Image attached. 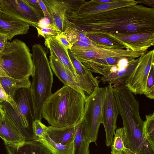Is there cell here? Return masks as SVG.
Returning a JSON list of instances; mask_svg holds the SVG:
<instances>
[{
	"label": "cell",
	"instance_id": "6da1fadb",
	"mask_svg": "<svg viewBox=\"0 0 154 154\" xmlns=\"http://www.w3.org/2000/svg\"><path fill=\"white\" fill-rule=\"evenodd\" d=\"M70 21L71 27L98 36L154 32V8L137 4L72 19Z\"/></svg>",
	"mask_w": 154,
	"mask_h": 154
},
{
	"label": "cell",
	"instance_id": "7a4b0ae2",
	"mask_svg": "<svg viewBox=\"0 0 154 154\" xmlns=\"http://www.w3.org/2000/svg\"><path fill=\"white\" fill-rule=\"evenodd\" d=\"M86 97L72 87L64 85L44 103L42 118L54 127L75 125L82 118Z\"/></svg>",
	"mask_w": 154,
	"mask_h": 154
},
{
	"label": "cell",
	"instance_id": "3957f363",
	"mask_svg": "<svg viewBox=\"0 0 154 154\" xmlns=\"http://www.w3.org/2000/svg\"><path fill=\"white\" fill-rule=\"evenodd\" d=\"M32 50L33 68L31 93L35 119L41 121L43 104L52 94L53 74L43 46L35 44Z\"/></svg>",
	"mask_w": 154,
	"mask_h": 154
},
{
	"label": "cell",
	"instance_id": "277c9868",
	"mask_svg": "<svg viewBox=\"0 0 154 154\" xmlns=\"http://www.w3.org/2000/svg\"><path fill=\"white\" fill-rule=\"evenodd\" d=\"M33 68L32 54L25 42L18 39L6 42L0 52V77L29 79Z\"/></svg>",
	"mask_w": 154,
	"mask_h": 154
},
{
	"label": "cell",
	"instance_id": "5b68a950",
	"mask_svg": "<svg viewBox=\"0 0 154 154\" xmlns=\"http://www.w3.org/2000/svg\"><path fill=\"white\" fill-rule=\"evenodd\" d=\"M105 91V87H99L85 98L82 119L87 130L90 143L95 142L97 139L102 123V108Z\"/></svg>",
	"mask_w": 154,
	"mask_h": 154
},
{
	"label": "cell",
	"instance_id": "8992f818",
	"mask_svg": "<svg viewBox=\"0 0 154 154\" xmlns=\"http://www.w3.org/2000/svg\"><path fill=\"white\" fill-rule=\"evenodd\" d=\"M153 64L154 50L146 52L139 57L135 69L125 84L133 94L141 95L147 92V79L151 67Z\"/></svg>",
	"mask_w": 154,
	"mask_h": 154
},
{
	"label": "cell",
	"instance_id": "52a82bcc",
	"mask_svg": "<svg viewBox=\"0 0 154 154\" xmlns=\"http://www.w3.org/2000/svg\"><path fill=\"white\" fill-rule=\"evenodd\" d=\"M105 94L102 108V123L105 130L107 146L111 145L117 128L116 121L119 112L113 94L112 86L108 84L105 87Z\"/></svg>",
	"mask_w": 154,
	"mask_h": 154
},
{
	"label": "cell",
	"instance_id": "ba28073f",
	"mask_svg": "<svg viewBox=\"0 0 154 154\" xmlns=\"http://www.w3.org/2000/svg\"><path fill=\"white\" fill-rule=\"evenodd\" d=\"M0 10L35 27L44 17L24 0H0Z\"/></svg>",
	"mask_w": 154,
	"mask_h": 154
},
{
	"label": "cell",
	"instance_id": "9c48e42d",
	"mask_svg": "<svg viewBox=\"0 0 154 154\" xmlns=\"http://www.w3.org/2000/svg\"><path fill=\"white\" fill-rule=\"evenodd\" d=\"M71 50L81 62L93 59L112 57H125L129 59L139 57L146 51H134L129 49L97 48L89 50L72 47Z\"/></svg>",
	"mask_w": 154,
	"mask_h": 154
},
{
	"label": "cell",
	"instance_id": "30bf717a",
	"mask_svg": "<svg viewBox=\"0 0 154 154\" xmlns=\"http://www.w3.org/2000/svg\"><path fill=\"white\" fill-rule=\"evenodd\" d=\"M111 39L126 48L134 51H146L154 44V32L131 34H107L102 36Z\"/></svg>",
	"mask_w": 154,
	"mask_h": 154
},
{
	"label": "cell",
	"instance_id": "8fae6325",
	"mask_svg": "<svg viewBox=\"0 0 154 154\" xmlns=\"http://www.w3.org/2000/svg\"><path fill=\"white\" fill-rule=\"evenodd\" d=\"M30 88H21L17 90L13 99L18 108L19 116L23 126L33 137L32 126L35 119Z\"/></svg>",
	"mask_w": 154,
	"mask_h": 154
},
{
	"label": "cell",
	"instance_id": "7c38bea8",
	"mask_svg": "<svg viewBox=\"0 0 154 154\" xmlns=\"http://www.w3.org/2000/svg\"><path fill=\"white\" fill-rule=\"evenodd\" d=\"M138 4L137 1L134 0H115L113 2L101 4L97 3L94 0L85 1L76 11L69 16L68 19L70 20L72 19L79 18L110 10Z\"/></svg>",
	"mask_w": 154,
	"mask_h": 154
},
{
	"label": "cell",
	"instance_id": "4fadbf2b",
	"mask_svg": "<svg viewBox=\"0 0 154 154\" xmlns=\"http://www.w3.org/2000/svg\"><path fill=\"white\" fill-rule=\"evenodd\" d=\"M30 26L27 23L0 10V34L11 41L15 36L28 32Z\"/></svg>",
	"mask_w": 154,
	"mask_h": 154
},
{
	"label": "cell",
	"instance_id": "5bb4252c",
	"mask_svg": "<svg viewBox=\"0 0 154 154\" xmlns=\"http://www.w3.org/2000/svg\"><path fill=\"white\" fill-rule=\"evenodd\" d=\"M51 18V23L61 32L68 28L69 22L66 14V8L64 0H43Z\"/></svg>",
	"mask_w": 154,
	"mask_h": 154
},
{
	"label": "cell",
	"instance_id": "9a60e30c",
	"mask_svg": "<svg viewBox=\"0 0 154 154\" xmlns=\"http://www.w3.org/2000/svg\"><path fill=\"white\" fill-rule=\"evenodd\" d=\"M49 63L55 74L64 84L69 86L86 97L84 92L74 80L75 74L71 72L63 66L54 53L50 51Z\"/></svg>",
	"mask_w": 154,
	"mask_h": 154
},
{
	"label": "cell",
	"instance_id": "2e32d148",
	"mask_svg": "<svg viewBox=\"0 0 154 154\" xmlns=\"http://www.w3.org/2000/svg\"><path fill=\"white\" fill-rule=\"evenodd\" d=\"M5 114L3 121L0 123V137L4 140L5 145H17L24 143L26 141L25 139L5 111Z\"/></svg>",
	"mask_w": 154,
	"mask_h": 154
},
{
	"label": "cell",
	"instance_id": "e0dca14e",
	"mask_svg": "<svg viewBox=\"0 0 154 154\" xmlns=\"http://www.w3.org/2000/svg\"><path fill=\"white\" fill-rule=\"evenodd\" d=\"M90 143L87 130L82 119L75 125L72 154H89Z\"/></svg>",
	"mask_w": 154,
	"mask_h": 154
},
{
	"label": "cell",
	"instance_id": "ac0fdd59",
	"mask_svg": "<svg viewBox=\"0 0 154 154\" xmlns=\"http://www.w3.org/2000/svg\"><path fill=\"white\" fill-rule=\"evenodd\" d=\"M139 57L130 61L124 69L115 73H110L100 78V81L103 84H110L112 87L125 84L127 82L135 69L139 61Z\"/></svg>",
	"mask_w": 154,
	"mask_h": 154
},
{
	"label": "cell",
	"instance_id": "d6986e66",
	"mask_svg": "<svg viewBox=\"0 0 154 154\" xmlns=\"http://www.w3.org/2000/svg\"><path fill=\"white\" fill-rule=\"evenodd\" d=\"M8 154H52L38 141L32 140L25 141L20 145H5Z\"/></svg>",
	"mask_w": 154,
	"mask_h": 154
},
{
	"label": "cell",
	"instance_id": "ffe728a7",
	"mask_svg": "<svg viewBox=\"0 0 154 154\" xmlns=\"http://www.w3.org/2000/svg\"><path fill=\"white\" fill-rule=\"evenodd\" d=\"M45 46L53 52L63 66L71 72L75 73L68 53L66 48L55 37H51L45 39Z\"/></svg>",
	"mask_w": 154,
	"mask_h": 154
},
{
	"label": "cell",
	"instance_id": "44dd1931",
	"mask_svg": "<svg viewBox=\"0 0 154 154\" xmlns=\"http://www.w3.org/2000/svg\"><path fill=\"white\" fill-rule=\"evenodd\" d=\"M75 125L56 127H47V133L53 140L57 143L67 145L73 142L75 134Z\"/></svg>",
	"mask_w": 154,
	"mask_h": 154
},
{
	"label": "cell",
	"instance_id": "7402d4cb",
	"mask_svg": "<svg viewBox=\"0 0 154 154\" xmlns=\"http://www.w3.org/2000/svg\"><path fill=\"white\" fill-rule=\"evenodd\" d=\"M122 57H112L93 59L81 63L91 72L104 75L108 74L112 67L117 65Z\"/></svg>",
	"mask_w": 154,
	"mask_h": 154
},
{
	"label": "cell",
	"instance_id": "603a6c76",
	"mask_svg": "<svg viewBox=\"0 0 154 154\" xmlns=\"http://www.w3.org/2000/svg\"><path fill=\"white\" fill-rule=\"evenodd\" d=\"M31 83L29 79L19 80L8 77H0V84L12 99L17 90L21 88H30Z\"/></svg>",
	"mask_w": 154,
	"mask_h": 154
},
{
	"label": "cell",
	"instance_id": "cb8c5ba5",
	"mask_svg": "<svg viewBox=\"0 0 154 154\" xmlns=\"http://www.w3.org/2000/svg\"><path fill=\"white\" fill-rule=\"evenodd\" d=\"M35 140L43 144L52 154H72L73 142L67 145L57 143L51 139L47 133L43 137Z\"/></svg>",
	"mask_w": 154,
	"mask_h": 154
},
{
	"label": "cell",
	"instance_id": "d4e9b609",
	"mask_svg": "<svg viewBox=\"0 0 154 154\" xmlns=\"http://www.w3.org/2000/svg\"><path fill=\"white\" fill-rule=\"evenodd\" d=\"M114 135V137L111 145V154H123L126 148L123 127L116 128Z\"/></svg>",
	"mask_w": 154,
	"mask_h": 154
},
{
	"label": "cell",
	"instance_id": "484cf974",
	"mask_svg": "<svg viewBox=\"0 0 154 154\" xmlns=\"http://www.w3.org/2000/svg\"><path fill=\"white\" fill-rule=\"evenodd\" d=\"M143 132L144 137L151 145L154 148V112L146 115L143 121Z\"/></svg>",
	"mask_w": 154,
	"mask_h": 154
},
{
	"label": "cell",
	"instance_id": "4316f807",
	"mask_svg": "<svg viewBox=\"0 0 154 154\" xmlns=\"http://www.w3.org/2000/svg\"><path fill=\"white\" fill-rule=\"evenodd\" d=\"M85 33L89 39L95 43L114 47L119 49L126 48L125 46L111 39L105 37L97 36L92 34Z\"/></svg>",
	"mask_w": 154,
	"mask_h": 154
},
{
	"label": "cell",
	"instance_id": "83f0119b",
	"mask_svg": "<svg viewBox=\"0 0 154 154\" xmlns=\"http://www.w3.org/2000/svg\"><path fill=\"white\" fill-rule=\"evenodd\" d=\"M68 53L76 74L80 75H86L90 72L75 56L71 50H68Z\"/></svg>",
	"mask_w": 154,
	"mask_h": 154
},
{
	"label": "cell",
	"instance_id": "f1b7e54d",
	"mask_svg": "<svg viewBox=\"0 0 154 154\" xmlns=\"http://www.w3.org/2000/svg\"><path fill=\"white\" fill-rule=\"evenodd\" d=\"M36 28L37 31L38 36L42 37L45 39L51 37H56L61 33L59 29L52 23L43 28Z\"/></svg>",
	"mask_w": 154,
	"mask_h": 154
},
{
	"label": "cell",
	"instance_id": "f546056e",
	"mask_svg": "<svg viewBox=\"0 0 154 154\" xmlns=\"http://www.w3.org/2000/svg\"><path fill=\"white\" fill-rule=\"evenodd\" d=\"M47 127L41 121L37 119L34 121L32 126L33 140L43 137L47 133Z\"/></svg>",
	"mask_w": 154,
	"mask_h": 154
},
{
	"label": "cell",
	"instance_id": "4dcf8cb0",
	"mask_svg": "<svg viewBox=\"0 0 154 154\" xmlns=\"http://www.w3.org/2000/svg\"><path fill=\"white\" fill-rule=\"evenodd\" d=\"M5 102L8 103L15 112L19 115V111L16 103L13 99L6 93L0 84V104Z\"/></svg>",
	"mask_w": 154,
	"mask_h": 154
},
{
	"label": "cell",
	"instance_id": "1f68e13d",
	"mask_svg": "<svg viewBox=\"0 0 154 154\" xmlns=\"http://www.w3.org/2000/svg\"><path fill=\"white\" fill-rule=\"evenodd\" d=\"M139 154H154V148L145 137Z\"/></svg>",
	"mask_w": 154,
	"mask_h": 154
},
{
	"label": "cell",
	"instance_id": "d6a6232c",
	"mask_svg": "<svg viewBox=\"0 0 154 154\" xmlns=\"http://www.w3.org/2000/svg\"><path fill=\"white\" fill-rule=\"evenodd\" d=\"M154 64L152 66L149 74L146 84L147 92L151 89L154 88Z\"/></svg>",
	"mask_w": 154,
	"mask_h": 154
},
{
	"label": "cell",
	"instance_id": "836d02e7",
	"mask_svg": "<svg viewBox=\"0 0 154 154\" xmlns=\"http://www.w3.org/2000/svg\"><path fill=\"white\" fill-rule=\"evenodd\" d=\"M55 37L67 49H71L72 45L69 42L66 38L62 33L58 34Z\"/></svg>",
	"mask_w": 154,
	"mask_h": 154
},
{
	"label": "cell",
	"instance_id": "e575fe53",
	"mask_svg": "<svg viewBox=\"0 0 154 154\" xmlns=\"http://www.w3.org/2000/svg\"><path fill=\"white\" fill-rule=\"evenodd\" d=\"M134 59H129L125 57H121L118 61L117 65L118 71L122 70L126 68L128 66L129 61Z\"/></svg>",
	"mask_w": 154,
	"mask_h": 154
},
{
	"label": "cell",
	"instance_id": "d590c367",
	"mask_svg": "<svg viewBox=\"0 0 154 154\" xmlns=\"http://www.w3.org/2000/svg\"><path fill=\"white\" fill-rule=\"evenodd\" d=\"M24 1L32 8L40 13L42 15L44 16L40 6L38 0H24Z\"/></svg>",
	"mask_w": 154,
	"mask_h": 154
},
{
	"label": "cell",
	"instance_id": "8d00e7d4",
	"mask_svg": "<svg viewBox=\"0 0 154 154\" xmlns=\"http://www.w3.org/2000/svg\"><path fill=\"white\" fill-rule=\"evenodd\" d=\"M51 23H52L49 18L44 17L39 20L36 28H43L48 26Z\"/></svg>",
	"mask_w": 154,
	"mask_h": 154
},
{
	"label": "cell",
	"instance_id": "74e56055",
	"mask_svg": "<svg viewBox=\"0 0 154 154\" xmlns=\"http://www.w3.org/2000/svg\"><path fill=\"white\" fill-rule=\"evenodd\" d=\"M38 1L44 17L49 18L51 20L50 16L45 4L42 0H38Z\"/></svg>",
	"mask_w": 154,
	"mask_h": 154
},
{
	"label": "cell",
	"instance_id": "f35d334b",
	"mask_svg": "<svg viewBox=\"0 0 154 154\" xmlns=\"http://www.w3.org/2000/svg\"><path fill=\"white\" fill-rule=\"evenodd\" d=\"M138 4H143L149 5L154 8V0H144L137 1Z\"/></svg>",
	"mask_w": 154,
	"mask_h": 154
},
{
	"label": "cell",
	"instance_id": "ab89813d",
	"mask_svg": "<svg viewBox=\"0 0 154 154\" xmlns=\"http://www.w3.org/2000/svg\"><path fill=\"white\" fill-rule=\"evenodd\" d=\"M144 94L147 97L153 100L154 98V88L151 89Z\"/></svg>",
	"mask_w": 154,
	"mask_h": 154
},
{
	"label": "cell",
	"instance_id": "60d3db41",
	"mask_svg": "<svg viewBox=\"0 0 154 154\" xmlns=\"http://www.w3.org/2000/svg\"><path fill=\"white\" fill-rule=\"evenodd\" d=\"M5 111L3 109L2 105L0 104V123L3 121L5 117Z\"/></svg>",
	"mask_w": 154,
	"mask_h": 154
},
{
	"label": "cell",
	"instance_id": "b9f144b4",
	"mask_svg": "<svg viewBox=\"0 0 154 154\" xmlns=\"http://www.w3.org/2000/svg\"><path fill=\"white\" fill-rule=\"evenodd\" d=\"M97 4L106 3L114 2L115 0H94Z\"/></svg>",
	"mask_w": 154,
	"mask_h": 154
},
{
	"label": "cell",
	"instance_id": "7bdbcfd3",
	"mask_svg": "<svg viewBox=\"0 0 154 154\" xmlns=\"http://www.w3.org/2000/svg\"><path fill=\"white\" fill-rule=\"evenodd\" d=\"M8 40L6 37L0 34V43L5 42Z\"/></svg>",
	"mask_w": 154,
	"mask_h": 154
},
{
	"label": "cell",
	"instance_id": "ee69618b",
	"mask_svg": "<svg viewBox=\"0 0 154 154\" xmlns=\"http://www.w3.org/2000/svg\"><path fill=\"white\" fill-rule=\"evenodd\" d=\"M7 41H8L0 43V52H1L3 50L5 46L6 42Z\"/></svg>",
	"mask_w": 154,
	"mask_h": 154
},
{
	"label": "cell",
	"instance_id": "f6af8a7d",
	"mask_svg": "<svg viewBox=\"0 0 154 154\" xmlns=\"http://www.w3.org/2000/svg\"></svg>",
	"mask_w": 154,
	"mask_h": 154
}]
</instances>
